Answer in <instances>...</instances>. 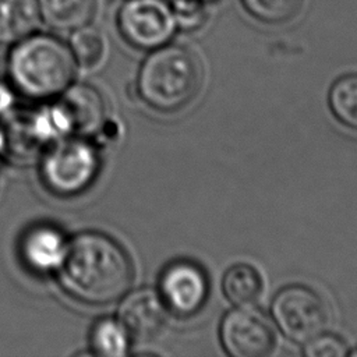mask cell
<instances>
[{
    "instance_id": "obj_8",
    "label": "cell",
    "mask_w": 357,
    "mask_h": 357,
    "mask_svg": "<svg viewBox=\"0 0 357 357\" xmlns=\"http://www.w3.org/2000/svg\"><path fill=\"white\" fill-rule=\"evenodd\" d=\"M220 342L231 357H264L273 351L276 335L269 318L261 310L238 305L223 317Z\"/></svg>"
},
{
    "instance_id": "obj_24",
    "label": "cell",
    "mask_w": 357,
    "mask_h": 357,
    "mask_svg": "<svg viewBox=\"0 0 357 357\" xmlns=\"http://www.w3.org/2000/svg\"><path fill=\"white\" fill-rule=\"evenodd\" d=\"M350 356H354V357H357V349H354L353 351H350Z\"/></svg>"
},
{
    "instance_id": "obj_14",
    "label": "cell",
    "mask_w": 357,
    "mask_h": 357,
    "mask_svg": "<svg viewBox=\"0 0 357 357\" xmlns=\"http://www.w3.org/2000/svg\"><path fill=\"white\" fill-rule=\"evenodd\" d=\"M222 290L231 304L251 305L261 297L264 280L254 266L248 264H236L225 272Z\"/></svg>"
},
{
    "instance_id": "obj_9",
    "label": "cell",
    "mask_w": 357,
    "mask_h": 357,
    "mask_svg": "<svg viewBox=\"0 0 357 357\" xmlns=\"http://www.w3.org/2000/svg\"><path fill=\"white\" fill-rule=\"evenodd\" d=\"M167 314L158 290L138 289L124 297L119 308V321L131 340L144 343L162 332Z\"/></svg>"
},
{
    "instance_id": "obj_23",
    "label": "cell",
    "mask_w": 357,
    "mask_h": 357,
    "mask_svg": "<svg viewBox=\"0 0 357 357\" xmlns=\"http://www.w3.org/2000/svg\"><path fill=\"white\" fill-rule=\"evenodd\" d=\"M4 151V139H3V131H0V153Z\"/></svg>"
},
{
    "instance_id": "obj_4",
    "label": "cell",
    "mask_w": 357,
    "mask_h": 357,
    "mask_svg": "<svg viewBox=\"0 0 357 357\" xmlns=\"http://www.w3.org/2000/svg\"><path fill=\"white\" fill-rule=\"evenodd\" d=\"M99 169L100 158L96 146L79 135H68L45 149L40 177L50 192L74 197L93 184Z\"/></svg>"
},
{
    "instance_id": "obj_22",
    "label": "cell",
    "mask_w": 357,
    "mask_h": 357,
    "mask_svg": "<svg viewBox=\"0 0 357 357\" xmlns=\"http://www.w3.org/2000/svg\"><path fill=\"white\" fill-rule=\"evenodd\" d=\"M6 71H7V57H6L4 52H3V49L0 47V81H1V78H3Z\"/></svg>"
},
{
    "instance_id": "obj_15",
    "label": "cell",
    "mask_w": 357,
    "mask_h": 357,
    "mask_svg": "<svg viewBox=\"0 0 357 357\" xmlns=\"http://www.w3.org/2000/svg\"><path fill=\"white\" fill-rule=\"evenodd\" d=\"M328 103L340 124L357 131V73L344 74L332 84Z\"/></svg>"
},
{
    "instance_id": "obj_20",
    "label": "cell",
    "mask_w": 357,
    "mask_h": 357,
    "mask_svg": "<svg viewBox=\"0 0 357 357\" xmlns=\"http://www.w3.org/2000/svg\"><path fill=\"white\" fill-rule=\"evenodd\" d=\"M303 354L307 357H343L349 354L346 342L332 333H321L304 343Z\"/></svg>"
},
{
    "instance_id": "obj_1",
    "label": "cell",
    "mask_w": 357,
    "mask_h": 357,
    "mask_svg": "<svg viewBox=\"0 0 357 357\" xmlns=\"http://www.w3.org/2000/svg\"><path fill=\"white\" fill-rule=\"evenodd\" d=\"M57 272L66 293L91 305H106L124 297L134 276L123 245L99 231H84L68 241Z\"/></svg>"
},
{
    "instance_id": "obj_17",
    "label": "cell",
    "mask_w": 357,
    "mask_h": 357,
    "mask_svg": "<svg viewBox=\"0 0 357 357\" xmlns=\"http://www.w3.org/2000/svg\"><path fill=\"white\" fill-rule=\"evenodd\" d=\"M68 47L78 66L93 68L103 59L105 39L100 31L89 24L71 32Z\"/></svg>"
},
{
    "instance_id": "obj_5",
    "label": "cell",
    "mask_w": 357,
    "mask_h": 357,
    "mask_svg": "<svg viewBox=\"0 0 357 357\" xmlns=\"http://www.w3.org/2000/svg\"><path fill=\"white\" fill-rule=\"evenodd\" d=\"M271 315L282 335L296 343L324 333L331 319L326 300L305 284H289L279 290L271 303Z\"/></svg>"
},
{
    "instance_id": "obj_25",
    "label": "cell",
    "mask_w": 357,
    "mask_h": 357,
    "mask_svg": "<svg viewBox=\"0 0 357 357\" xmlns=\"http://www.w3.org/2000/svg\"><path fill=\"white\" fill-rule=\"evenodd\" d=\"M201 1H204V3L208 4V3H212V1H216V0H201Z\"/></svg>"
},
{
    "instance_id": "obj_2",
    "label": "cell",
    "mask_w": 357,
    "mask_h": 357,
    "mask_svg": "<svg viewBox=\"0 0 357 357\" xmlns=\"http://www.w3.org/2000/svg\"><path fill=\"white\" fill-rule=\"evenodd\" d=\"M75 60L60 38L33 32L14 43L7 57V73L13 86L31 99L60 96L73 82Z\"/></svg>"
},
{
    "instance_id": "obj_19",
    "label": "cell",
    "mask_w": 357,
    "mask_h": 357,
    "mask_svg": "<svg viewBox=\"0 0 357 357\" xmlns=\"http://www.w3.org/2000/svg\"><path fill=\"white\" fill-rule=\"evenodd\" d=\"M169 4L176 26L181 32H195L201 29L209 18L206 3L201 0H169Z\"/></svg>"
},
{
    "instance_id": "obj_16",
    "label": "cell",
    "mask_w": 357,
    "mask_h": 357,
    "mask_svg": "<svg viewBox=\"0 0 357 357\" xmlns=\"http://www.w3.org/2000/svg\"><path fill=\"white\" fill-rule=\"evenodd\" d=\"M130 336L121 322L114 318L99 319L91 331V349L93 354L103 357L126 356L130 347Z\"/></svg>"
},
{
    "instance_id": "obj_11",
    "label": "cell",
    "mask_w": 357,
    "mask_h": 357,
    "mask_svg": "<svg viewBox=\"0 0 357 357\" xmlns=\"http://www.w3.org/2000/svg\"><path fill=\"white\" fill-rule=\"evenodd\" d=\"M68 241L63 231L49 223L31 226L21 237L20 254L24 264L33 272L57 271L64 259Z\"/></svg>"
},
{
    "instance_id": "obj_21",
    "label": "cell",
    "mask_w": 357,
    "mask_h": 357,
    "mask_svg": "<svg viewBox=\"0 0 357 357\" xmlns=\"http://www.w3.org/2000/svg\"><path fill=\"white\" fill-rule=\"evenodd\" d=\"M11 103V96L10 92L7 91V88L3 85V82L0 81V113L4 112Z\"/></svg>"
},
{
    "instance_id": "obj_18",
    "label": "cell",
    "mask_w": 357,
    "mask_h": 357,
    "mask_svg": "<svg viewBox=\"0 0 357 357\" xmlns=\"http://www.w3.org/2000/svg\"><path fill=\"white\" fill-rule=\"evenodd\" d=\"M244 10L257 21L282 25L294 20L303 7V0H240Z\"/></svg>"
},
{
    "instance_id": "obj_12",
    "label": "cell",
    "mask_w": 357,
    "mask_h": 357,
    "mask_svg": "<svg viewBox=\"0 0 357 357\" xmlns=\"http://www.w3.org/2000/svg\"><path fill=\"white\" fill-rule=\"evenodd\" d=\"M40 21L53 31L73 32L89 25L98 13V0H36Z\"/></svg>"
},
{
    "instance_id": "obj_3",
    "label": "cell",
    "mask_w": 357,
    "mask_h": 357,
    "mask_svg": "<svg viewBox=\"0 0 357 357\" xmlns=\"http://www.w3.org/2000/svg\"><path fill=\"white\" fill-rule=\"evenodd\" d=\"M204 79L197 54L181 45H165L144 60L138 71L137 93L159 113H177L199 93Z\"/></svg>"
},
{
    "instance_id": "obj_13",
    "label": "cell",
    "mask_w": 357,
    "mask_h": 357,
    "mask_svg": "<svg viewBox=\"0 0 357 357\" xmlns=\"http://www.w3.org/2000/svg\"><path fill=\"white\" fill-rule=\"evenodd\" d=\"M40 22L36 0H0V45H14Z\"/></svg>"
},
{
    "instance_id": "obj_10",
    "label": "cell",
    "mask_w": 357,
    "mask_h": 357,
    "mask_svg": "<svg viewBox=\"0 0 357 357\" xmlns=\"http://www.w3.org/2000/svg\"><path fill=\"white\" fill-rule=\"evenodd\" d=\"M57 106L63 112L71 134L84 137L103 130L106 123V103L100 92L91 85H70Z\"/></svg>"
},
{
    "instance_id": "obj_6",
    "label": "cell",
    "mask_w": 357,
    "mask_h": 357,
    "mask_svg": "<svg viewBox=\"0 0 357 357\" xmlns=\"http://www.w3.org/2000/svg\"><path fill=\"white\" fill-rule=\"evenodd\" d=\"M116 21L121 38L138 50L165 46L177 31L169 0H123Z\"/></svg>"
},
{
    "instance_id": "obj_7",
    "label": "cell",
    "mask_w": 357,
    "mask_h": 357,
    "mask_svg": "<svg viewBox=\"0 0 357 357\" xmlns=\"http://www.w3.org/2000/svg\"><path fill=\"white\" fill-rule=\"evenodd\" d=\"M158 293L169 314L181 319L191 318L208 301L209 279L205 269L195 261L174 259L162 269Z\"/></svg>"
}]
</instances>
